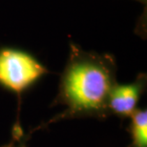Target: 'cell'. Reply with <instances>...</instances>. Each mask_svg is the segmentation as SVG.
<instances>
[{
    "label": "cell",
    "mask_w": 147,
    "mask_h": 147,
    "mask_svg": "<svg viewBox=\"0 0 147 147\" xmlns=\"http://www.w3.org/2000/svg\"><path fill=\"white\" fill-rule=\"evenodd\" d=\"M46 72L45 67L27 53L14 49L0 51V84L18 95Z\"/></svg>",
    "instance_id": "2"
},
{
    "label": "cell",
    "mask_w": 147,
    "mask_h": 147,
    "mask_svg": "<svg viewBox=\"0 0 147 147\" xmlns=\"http://www.w3.org/2000/svg\"><path fill=\"white\" fill-rule=\"evenodd\" d=\"M1 147H23V145L21 143H16V140H11L10 143H8V144H5Z\"/></svg>",
    "instance_id": "5"
},
{
    "label": "cell",
    "mask_w": 147,
    "mask_h": 147,
    "mask_svg": "<svg viewBox=\"0 0 147 147\" xmlns=\"http://www.w3.org/2000/svg\"><path fill=\"white\" fill-rule=\"evenodd\" d=\"M143 82L140 80L124 85L115 84L108 98V112L120 117H130L138 109L137 105L143 91Z\"/></svg>",
    "instance_id": "3"
},
{
    "label": "cell",
    "mask_w": 147,
    "mask_h": 147,
    "mask_svg": "<svg viewBox=\"0 0 147 147\" xmlns=\"http://www.w3.org/2000/svg\"><path fill=\"white\" fill-rule=\"evenodd\" d=\"M130 117L131 143L128 147H147V111L137 109Z\"/></svg>",
    "instance_id": "4"
},
{
    "label": "cell",
    "mask_w": 147,
    "mask_h": 147,
    "mask_svg": "<svg viewBox=\"0 0 147 147\" xmlns=\"http://www.w3.org/2000/svg\"><path fill=\"white\" fill-rule=\"evenodd\" d=\"M114 85L111 72L102 63L91 59L73 61L64 74L57 99L67 107L61 117H105Z\"/></svg>",
    "instance_id": "1"
}]
</instances>
